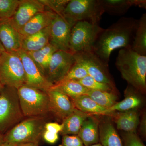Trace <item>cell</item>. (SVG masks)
<instances>
[{
  "mask_svg": "<svg viewBox=\"0 0 146 146\" xmlns=\"http://www.w3.org/2000/svg\"><path fill=\"white\" fill-rule=\"evenodd\" d=\"M138 20L131 17H122L99 35L92 51L107 65L110 55L119 48L131 47Z\"/></svg>",
  "mask_w": 146,
  "mask_h": 146,
  "instance_id": "6da1fadb",
  "label": "cell"
},
{
  "mask_svg": "<svg viewBox=\"0 0 146 146\" xmlns=\"http://www.w3.org/2000/svg\"><path fill=\"white\" fill-rule=\"evenodd\" d=\"M115 65L129 85L139 92H145L146 56L138 54L131 47L123 48L118 52Z\"/></svg>",
  "mask_w": 146,
  "mask_h": 146,
  "instance_id": "7a4b0ae2",
  "label": "cell"
},
{
  "mask_svg": "<svg viewBox=\"0 0 146 146\" xmlns=\"http://www.w3.org/2000/svg\"><path fill=\"white\" fill-rule=\"evenodd\" d=\"M46 117H28L3 135L4 142L14 146L29 143H39L45 130Z\"/></svg>",
  "mask_w": 146,
  "mask_h": 146,
  "instance_id": "3957f363",
  "label": "cell"
},
{
  "mask_svg": "<svg viewBox=\"0 0 146 146\" xmlns=\"http://www.w3.org/2000/svg\"><path fill=\"white\" fill-rule=\"evenodd\" d=\"M19 103L25 117H46L49 114L46 92L24 84L17 89Z\"/></svg>",
  "mask_w": 146,
  "mask_h": 146,
  "instance_id": "277c9868",
  "label": "cell"
},
{
  "mask_svg": "<svg viewBox=\"0 0 146 146\" xmlns=\"http://www.w3.org/2000/svg\"><path fill=\"white\" fill-rule=\"evenodd\" d=\"M24 118L17 89L4 86L0 92V133L4 135Z\"/></svg>",
  "mask_w": 146,
  "mask_h": 146,
  "instance_id": "5b68a950",
  "label": "cell"
},
{
  "mask_svg": "<svg viewBox=\"0 0 146 146\" xmlns=\"http://www.w3.org/2000/svg\"><path fill=\"white\" fill-rule=\"evenodd\" d=\"M104 13L100 0H70L62 15L74 24L81 21L99 24Z\"/></svg>",
  "mask_w": 146,
  "mask_h": 146,
  "instance_id": "8992f818",
  "label": "cell"
},
{
  "mask_svg": "<svg viewBox=\"0 0 146 146\" xmlns=\"http://www.w3.org/2000/svg\"><path fill=\"white\" fill-rule=\"evenodd\" d=\"M103 29L99 24L86 21L76 22L71 30L70 51L76 53L92 51L99 35Z\"/></svg>",
  "mask_w": 146,
  "mask_h": 146,
  "instance_id": "52a82bcc",
  "label": "cell"
},
{
  "mask_svg": "<svg viewBox=\"0 0 146 146\" xmlns=\"http://www.w3.org/2000/svg\"><path fill=\"white\" fill-rule=\"evenodd\" d=\"M0 81L4 86L17 89L25 84L23 65L18 53L5 51L0 55Z\"/></svg>",
  "mask_w": 146,
  "mask_h": 146,
  "instance_id": "ba28073f",
  "label": "cell"
},
{
  "mask_svg": "<svg viewBox=\"0 0 146 146\" xmlns=\"http://www.w3.org/2000/svg\"><path fill=\"white\" fill-rule=\"evenodd\" d=\"M76 62L83 65L88 75L97 81L106 84L115 88L108 66L92 51L74 53Z\"/></svg>",
  "mask_w": 146,
  "mask_h": 146,
  "instance_id": "9c48e42d",
  "label": "cell"
},
{
  "mask_svg": "<svg viewBox=\"0 0 146 146\" xmlns=\"http://www.w3.org/2000/svg\"><path fill=\"white\" fill-rule=\"evenodd\" d=\"M76 62L74 53L70 51L57 50L53 54L45 76L54 85L60 82L69 72Z\"/></svg>",
  "mask_w": 146,
  "mask_h": 146,
  "instance_id": "30bf717a",
  "label": "cell"
},
{
  "mask_svg": "<svg viewBox=\"0 0 146 146\" xmlns=\"http://www.w3.org/2000/svg\"><path fill=\"white\" fill-rule=\"evenodd\" d=\"M74 25L62 15L56 14L51 25L49 44L58 50L70 51L71 30Z\"/></svg>",
  "mask_w": 146,
  "mask_h": 146,
  "instance_id": "8fae6325",
  "label": "cell"
},
{
  "mask_svg": "<svg viewBox=\"0 0 146 146\" xmlns=\"http://www.w3.org/2000/svg\"><path fill=\"white\" fill-rule=\"evenodd\" d=\"M21 57L25 74V85L47 92L53 86L47 80L27 53L21 50L18 52Z\"/></svg>",
  "mask_w": 146,
  "mask_h": 146,
  "instance_id": "7c38bea8",
  "label": "cell"
},
{
  "mask_svg": "<svg viewBox=\"0 0 146 146\" xmlns=\"http://www.w3.org/2000/svg\"><path fill=\"white\" fill-rule=\"evenodd\" d=\"M45 10L39 0H21L16 12L8 21L19 31L33 17Z\"/></svg>",
  "mask_w": 146,
  "mask_h": 146,
  "instance_id": "4fadbf2b",
  "label": "cell"
},
{
  "mask_svg": "<svg viewBox=\"0 0 146 146\" xmlns=\"http://www.w3.org/2000/svg\"><path fill=\"white\" fill-rule=\"evenodd\" d=\"M49 97L50 113L62 121L72 114L75 109L68 96L55 89L47 91Z\"/></svg>",
  "mask_w": 146,
  "mask_h": 146,
  "instance_id": "5bb4252c",
  "label": "cell"
},
{
  "mask_svg": "<svg viewBox=\"0 0 146 146\" xmlns=\"http://www.w3.org/2000/svg\"><path fill=\"white\" fill-rule=\"evenodd\" d=\"M23 37L8 20L0 21V43L6 52H18L22 49Z\"/></svg>",
  "mask_w": 146,
  "mask_h": 146,
  "instance_id": "9a60e30c",
  "label": "cell"
},
{
  "mask_svg": "<svg viewBox=\"0 0 146 146\" xmlns=\"http://www.w3.org/2000/svg\"><path fill=\"white\" fill-rule=\"evenodd\" d=\"M56 14L51 11L45 9L37 13L19 31L23 38L41 31L51 25Z\"/></svg>",
  "mask_w": 146,
  "mask_h": 146,
  "instance_id": "2e32d148",
  "label": "cell"
},
{
  "mask_svg": "<svg viewBox=\"0 0 146 146\" xmlns=\"http://www.w3.org/2000/svg\"><path fill=\"white\" fill-rule=\"evenodd\" d=\"M104 12L115 16L125 14L132 6H138L145 8L146 1L144 0H100Z\"/></svg>",
  "mask_w": 146,
  "mask_h": 146,
  "instance_id": "e0dca14e",
  "label": "cell"
},
{
  "mask_svg": "<svg viewBox=\"0 0 146 146\" xmlns=\"http://www.w3.org/2000/svg\"><path fill=\"white\" fill-rule=\"evenodd\" d=\"M99 122L96 118L90 115L84 122L77 136L84 146L91 145L99 142Z\"/></svg>",
  "mask_w": 146,
  "mask_h": 146,
  "instance_id": "ac0fdd59",
  "label": "cell"
},
{
  "mask_svg": "<svg viewBox=\"0 0 146 146\" xmlns=\"http://www.w3.org/2000/svg\"><path fill=\"white\" fill-rule=\"evenodd\" d=\"M50 25L41 31L23 38L22 49L27 52L36 51L49 44Z\"/></svg>",
  "mask_w": 146,
  "mask_h": 146,
  "instance_id": "d6986e66",
  "label": "cell"
},
{
  "mask_svg": "<svg viewBox=\"0 0 146 146\" xmlns=\"http://www.w3.org/2000/svg\"><path fill=\"white\" fill-rule=\"evenodd\" d=\"M117 129L126 131L127 133L135 132L139 124V117L137 110L135 109L125 112L112 113Z\"/></svg>",
  "mask_w": 146,
  "mask_h": 146,
  "instance_id": "ffe728a7",
  "label": "cell"
},
{
  "mask_svg": "<svg viewBox=\"0 0 146 146\" xmlns=\"http://www.w3.org/2000/svg\"><path fill=\"white\" fill-rule=\"evenodd\" d=\"M90 114L82 112L75 108L72 113L63 121L61 135H77L86 118Z\"/></svg>",
  "mask_w": 146,
  "mask_h": 146,
  "instance_id": "44dd1931",
  "label": "cell"
},
{
  "mask_svg": "<svg viewBox=\"0 0 146 146\" xmlns=\"http://www.w3.org/2000/svg\"><path fill=\"white\" fill-rule=\"evenodd\" d=\"M127 89V96L121 101L115 103L111 107L107 108L102 112L100 115H110L116 111L120 112H125L131 110L135 109L141 104V99L138 95L135 94L132 90L133 87Z\"/></svg>",
  "mask_w": 146,
  "mask_h": 146,
  "instance_id": "7402d4cb",
  "label": "cell"
},
{
  "mask_svg": "<svg viewBox=\"0 0 146 146\" xmlns=\"http://www.w3.org/2000/svg\"><path fill=\"white\" fill-rule=\"evenodd\" d=\"M99 141L102 146H123L122 142L110 121H104L99 125Z\"/></svg>",
  "mask_w": 146,
  "mask_h": 146,
  "instance_id": "603a6c76",
  "label": "cell"
},
{
  "mask_svg": "<svg viewBox=\"0 0 146 146\" xmlns=\"http://www.w3.org/2000/svg\"><path fill=\"white\" fill-rule=\"evenodd\" d=\"M131 48L141 55L146 56V14L138 20Z\"/></svg>",
  "mask_w": 146,
  "mask_h": 146,
  "instance_id": "cb8c5ba5",
  "label": "cell"
},
{
  "mask_svg": "<svg viewBox=\"0 0 146 146\" xmlns=\"http://www.w3.org/2000/svg\"><path fill=\"white\" fill-rule=\"evenodd\" d=\"M57 50L52 45L49 44L38 50L27 52L45 76L52 56Z\"/></svg>",
  "mask_w": 146,
  "mask_h": 146,
  "instance_id": "d4e9b609",
  "label": "cell"
},
{
  "mask_svg": "<svg viewBox=\"0 0 146 146\" xmlns=\"http://www.w3.org/2000/svg\"><path fill=\"white\" fill-rule=\"evenodd\" d=\"M70 99L75 108L90 115H100L107 109L100 106L85 94Z\"/></svg>",
  "mask_w": 146,
  "mask_h": 146,
  "instance_id": "484cf974",
  "label": "cell"
},
{
  "mask_svg": "<svg viewBox=\"0 0 146 146\" xmlns=\"http://www.w3.org/2000/svg\"><path fill=\"white\" fill-rule=\"evenodd\" d=\"M51 89L63 93L70 98L84 95L89 90L77 81L74 80H62L53 85Z\"/></svg>",
  "mask_w": 146,
  "mask_h": 146,
  "instance_id": "4316f807",
  "label": "cell"
},
{
  "mask_svg": "<svg viewBox=\"0 0 146 146\" xmlns=\"http://www.w3.org/2000/svg\"><path fill=\"white\" fill-rule=\"evenodd\" d=\"M85 95L90 97L100 106L106 109L114 105L117 99L115 92L88 90Z\"/></svg>",
  "mask_w": 146,
  "mask_h": 146,
  "instance_id": "83f0119b",
  "label": "cell"
},
{
  "mask_svg": "<svg viewBox=\"0 0 146 146\" xmlns=\"http://www.w3.org/2000/svg\"><path fill=\"white\" fill-rule=\"evenodd\" d=\"M89 90L114 92L115 88L106 84L97 81L89 75L77 81Z\"/></svg>",
  "mask_w": 146,
  "mask_h": 146,
  "instance_id": "f1b7e54d",
  "label": "cell"
},
{
  "mask_svg": "<svg viewBox=\"0 0 146 146\" xmlns=\"http://www.w3.org/2000/svg\"><path fill=\"white\" fill-rule=\"evenodd\" d=\"M21 0H0V21L8 20L16 12Z\"/></svg>",
  "mask_w": 146,
  "mask_h": 146,
  "instance_id": "f546056e",
  "label": "cell"
},
{
  "mask_svg": "<svg viewBox=\"0 0 146 146\" xmlns=\"http://www.w3.org/2000/svg\"><path fill=\"white\" fill-rule=\"evenodd\" d=\"M87 76L88 73L83 65L76 61L69 72L62 80L78 81Z\"/></svg>",
  "mask_w": 146,
  "mask_h": 146,
  "instance_id": "4dcf8cb0",
  "label": "cell"
},
{
  "mask_svg": "<svg viewBox=\"0 0 146 146\" xmlns=\"http://www.w3.org/2000/svg\"><path fill=\"white\" fill-rule=\"evenodd\" d=\"M45 9L51 11L57 15H62L70 0H39Z\"/></svg>",
  "mask_w": 146,
  "mask_h": 146,
  "instance_id": "1f68e13d",
  "label": "cell"
},
{
  "mask_svg": "<svg viewBox=\"0 0 146 146\" xmlns=\"http://www.w3.org/2000/svg\"><path fill=\"white\" fill-rule=\"evenodd\" d=\"M123 146H145L136 132L126 133L123 137Z\"/></svg>",
  "mask_w": 146,
  "mask_h": 146,
  "instance_id": "d6a6232c",
  "label": "cell"
},
{
  "mask_svg": "<svg viewBox=\"0 0 146 146\" xmlns=\"http://www.w3.org/2000/svg\"><path fill=\"white\" fill-rule=\"evenodd\" d=\"M59 146H84L83 142L77 135H64Z\"/></svg>",
  "mask_w": 146,
  "mask_h": 146,
  "instance_id": "836d02e7",
  "label": "cell"
},
{
  "mask_svg": "<svg viewBox=\"0 0 146 146\" xmlns=\"http://www.w3.org/2000/svg\"><path fill=\"white\" fill-rule=\"evenodd\" d=\"M58 133H52L45 129L42 134V138L49 144L55 143L58 140Z\"/></svg>",
  "mask_w": 146,
  "mask_h": 146,
  "instance_id": "e575fe53",
  "label": "cell"
},
{
  "mask_svg": "<svg viewBox=\"0 0 146 146\" xmlns=\"http://www.w3.org/2000/svg\"><path fill=\"white\" fill-rule=\"evenodd\" d=\"M62 124L56 122L46 123L45 125V130L55 133L61 132L63 129Z\"/></svg>",
  "mask_w": 146,
  "mask_h": 146,
  "instance_id": "d590c367",
  "label": "cell"
},
{
  "mask_svg": "<svg viewBox=\"0 0 146 146\" xmlns=\"http://www.w3.org/2000/svg\"><path fill=\"white\" fill-rule=\"evenodd\" d=\"M146 115H143V119L141 121V127H140L141 133L144 136L146 135Z\"/></svg>",
  "mask_w": 146,
  "mask_h": 146,
  "instance_id": "8d00e7d4",
  "label": "cell"
},
{
  "mask_svg": "<svg viewBox=\"0 0 146 146\" xmlns=\"http://www.w3.org/2000/svg\"><path fill=\"white\" fill-rule=\"evenodd\" d=\"M39 143H29L21 144L17 146H39Z\"/></svg>",
  "mask_w": 146,
  "mask_h": 146,
  "instance_id": "74e56055",
  "label": "cell"
},
{
  "mask_svg": "<svg viewBox=\"0 0 146 146\" xmlns=\"http://www.w3.org/2000/svg\"><path fill=\"white\" fill-rule=\"evenodd\" d=\"M4 143L3 134L0 133V146L2 145Z\"/></svg>",
  "mask_w": 146,
  "mask_h": 146,
  "instance_id": "f35d334b",
  "label": "cell"
},
{
  "mask_svg": "<svg viewBox=\"0 0 146 146\" xmlns=\"http://www.w3.org/2000/svg\"><path fill=\"white\" fill-rule=\"evenodd\" d=\"M5 51L2 45L0 43V55L2 53L4 52Z\"/></svg>",
  "mask_w": 146,
  "mask_h": 146,
  "instance_id": "ab89813d",
  "label": "cell"
},
{
  "mask_svg": "<svg viewBox=\"0 0 146 146\" xmlns=\"http://www.w3.org/2000/svg\"><path fill=\"white\" fill-rule=\"evenodd\" d=\"M1 146H14L12 145H10V144L7 143H5L4 142L3 143L2 145Z\"/></svg>",
  "mask_w": 146,
  "mask_h": 146,
  "instance_id": "60d3db41",
  "label": "cell"
},
{
  "mask_svg": "<svg viewBox=\"0 0 146 146\" xmlns=\"http://www.w3.org/2000/svg\"><path fill=\"white\" fill-rule=\"evenodd\" d=\"M4 86L1 83V81H0V92H1V91H2V90Z\"/></svg>",
  "mask_w": 146,
  "mask_h": 146,
  "instance_id": "b9f144b4",
  "label": "cell"
},
{
  "mask_svg": "<svg viewBox=\"0 0 146 146\" xmlns=\"http://www.w3.org/2000/svg\"><path fill=\"white\" fill-rule=\"evenodd\" d=\"M87 146H102V145L100 143H98L94 144V145H91Z\"/></svg>",
  "mask_w": 146,
  "mask_h": 146,
  "instance_id": "7bdbcfd3",
  "label": "cell"
}]
</instances>
